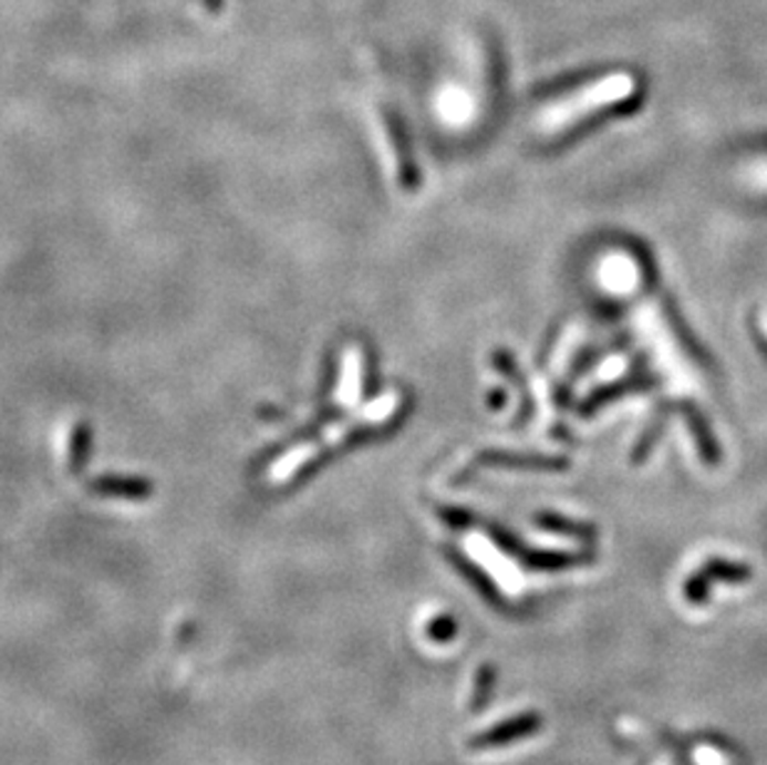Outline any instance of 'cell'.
<instances>
[{
	"instance_id": "obj_1",
	"label": "cell",
	"mask_w": 767,
	"mask_h": 765,
	"mask_svg": "<svg viewBox=\"0 0 767 765\" xmlns=\"http://www.w3.org/2000/svg\"><path fill=\"white\" fill-rule=\"evenodd\" d=\"M539 728H541L539 713H521V716L499 723V726L489 728L487 733H483V736L473 738V748L507 746V743H515V741L531 736V733H537Z\"/></svg>"
},
{
	"instance_id": "obj_2",
	"label": "cell",
	"mask_w": 767,
	"mask_h": 765,
	"mask_svg": "<svg viewBox=\"0 0 767 765\" xmlns=\"http://www.w3.org/2000/svg\"><path fill=\"white\" fill-rule=\"evenodd\" d=\"M385 127H387V135H391L393 149L397 155V175H401V185H403V189L413 192V189H417V185H421V175H417V165L413 159L411 145H407L403 120L397 117L395 112H385Z\"/></svg>"
},
{
	"instance_id": "obj_3",
	"label": "cell",
	"mask_w": 767,
	"mask_h": 765,
	"mask_svg": "<svg viewBox=\"0 0 767 765\" xmlns=\"http://www.w3.org/2000/svg\"><path fill=\"white\" fill-rule=\"evenodd\" d=\"M92 495L102 497H125V499H147L155 487L145 477H125V475H100L87 483Z\"/></svg>"
},
{
	"instance_id": "obj_4",
	"label": "cell",
	"mask_w": 767,
	"mask_h": 765,
	"mask_svg": "<svg viewBox=\"0 0 767 765\" xmlns=\"http://www.w3.org/2000/svg\"><path fill=\"white\" fill-rule=\"evenodd\" d=\"M357 387H361V353L355 349H348L345 363H343V383H341V403L353 405L357 397Z\"/></svg>"
},
{
	"instance_id": "obj_5",
	"label": "cell",
	"mask_w": 767,
	"mask_h": 765,
	"mask_svg": "<svg viewBox=\"0 0 767 765\" xmlns=\"http://www.w3.org/2000/svg\"><path fill=\"white\" fill-rule=\"evenodd\" d=\"M92 433L87 423H77L70 433V471L80 473L87 465Z\"/></svg>"
},
{
	"instance_id": "obj_6",
	"label": "cell",
	"mask_w": 767,
	"mask_h": 765,
	"mask_svg": "<svg viewBox=\"0 0 767 765\" xmlns=\"http://www.w3.org/2000/svg\"><path fill=\"white\" fill-rule=\"evenodd\" d=\"M703 575L708 577L711 581L721 579V581H735V585H740V581L750 577V569L743 567V565H735V562H725V559H713V562L705 565Z\"/></svg>"
},
{
	"instance_id": "obj_7",
	"label": "cell",
	"mask_w": 767,
	"mask_h": 765,
	"mask_svg": "<svg viewBox=\"0 0 767 765\" xmlns=\"http://www.w3.org/2000/svg\"><path fill=\"white\" fill-rule=\"evenodd\" d=\"M525 562H527V567H535V569H567V567H577L581 562H587V557L584 555H547V552H539V555H527Z\"/></svg>"
},
{
	"instance_id": "obj_8",
	"label": "cell",
	"mask_w": 767,
	"mask_h": 765,
	"mask_svg": "<svg viewBox=\"0 0 767 765\" xmlns=\"http://www.w3.org/2000/svg\"><path fill=\"white\" fill-rule=\"evenodd\" d=\"M313 455V447H296V451H291L289 455H283L279 465H273V471H271V479L276 483V479H286V477H291L299 467L309 461V457Z\"/></svg>"
},
{
	"instance_id": "obj_9",
	"label": "cell",
	"mask_w": 767,
	"mask_h": 765,
	"mask_svg": "<svg viewBox=\"0 0 767 765\" xmlns=\"http://www.w3.org/2000/svg\"><path fill=\"white\" fill-rule=\"evenodd\" d=\"M708 595H711V579L703 572L685 581V599H688L691 604H705V601H708Z\"/></svg>"
},
{
	"instance_id": "obj_10",
	"label": "cell",
	"mask_w": 767,
	"mask_h": 765,
	"mask_svg": "<svg viewBox=\"0 0 767 765\" xmlns=\"http://www.w3.org/2000/svg\"><path fill=\"white\" fill-rule=\"evenodd\" d=\"M495 686V671L493 666H483L477 673V689H475V699H473V709H485V703L489 699V691Z\"/></svg>"
},
{
	"instance_id": "obj_11",
	"label": "cell",
	"mask_w": 767,
	"mask_h": 765,
	"mask_svg": "<svg viewBox=\"0 0 767 765\" xmlns=\"http://www.w3.org/2000/svg\"><path fill=\"white\" fill-rule=\"evenodd\" d=\"M457 634V624L449 617H439L433 621V627H429V637L435 641H449Z\"/></svg>"
},
{
	"instance_id": "obj_12",
	"label": "cell",
	"mask_w": 767,
	"mask_h": 765,
	"mask_svg": "<svg viewBox=\"0 0 767 765\" xmlns=\"http://www.w3.org/2000/svg\"><path fill=\"white\" fill-rule=\"evenodd\" d=\"M204 6H207L209 13H221V8H224V0H204Z\"/></svg>"
}]
</instances>
